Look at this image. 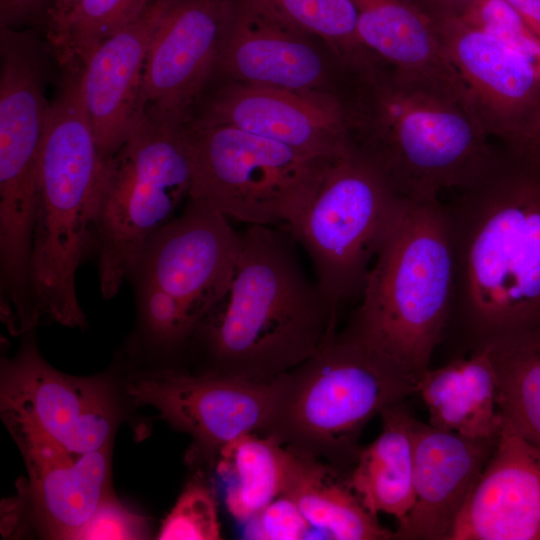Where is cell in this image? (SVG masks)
I'll return each instance as SVG.
<instances>
[{"label":"cell","instance_id":"cell-7","mask_svg":"<svg viewBox=\"0 0 540 540\" xmlns=\"http://www.w3.org/2000/svg\"><path fill=\"white\" fill-rule=\"evenodd\" d=\"M192 182L186 123L143 112L100 174L93 254L104 299L118 294L144 245L182 211Z\"/></svg>","mask_w":540,"mask_h":540},{"label":"cell","instance_id":"cell-6","mask_svg":"<svg viewBox=\"0 0 540 540\" xmlns=\"http://www.w3.org/2000/svg\"><path fill=\"white\" fill-rule=\"evenodd\" d=\"M275 380L261 435L341 472L353 466L365 425L415 392L417 383L343 332Z\"/></svg>","mask_w":540,"mask_h":540},{"label":"cell","instance_id":"cell-2","mask_svg":"<svg viewBox=\"0 0 540 540\" xmlns=\"http://www.w3.org/2000/svg\"><path fill=\"white\" fill-rule=\"evenodd\" d=\"M456 191L444 204L455 257L451 317L474 349L540 329V165L502 146Z\"/></svg>","mask_w":540,"mask_h":540},{"label":"cell","instance_id":"cell-30","mask_svg":"<svg viewBox=\"0 0 540 540\" xmlns=\"http://www.w3.org/2000/svg\"><path fill=\"white\" fill-rule=\"evenodd\" d=\"M244 525L247 539L301 540L314 535L296 502L286 494L275 498Z\"/></svg>","mask_w":540,"mask_h":540},{"label":"cell","instance_id":"cell-27","mask_svg":"<svg viewBox=\"0 0 540 540\" xmlns=\"http://www.w3.org/2000/svg\"><path fill=\"white\" fill-rule=\"evenodd\" d=\"M291 23L327 41L348 58L365 48L357 35L358 12L353 0H259Z\"/></svg>","mask_w":540,"mask_h":540},{"label":"cell","instance_id":"cell-19","mask_svg":"<svg viewBox=\"0 0 540 540\" xmlns=\"http://www.w3.org/2000/svg\"><path fill=\"white\" fill-rule=\"evenodd\" d=\"M449 540H540V447L503 421Z\"/></svg>","mask_w":540,"mask_h":540},{"label":"cell","instance_id":"cell-34","mask_svg":"<svg viewBox=\"0 0 540 540\" xmlns=\"http://www.w3.org/2000/svg\"><path fill=\"white\" fill-rule=\"evenodd\" d=\"M507 149L540 165V119L516 145Z\"/></svg>","mask_w":540,"mask_h":540},{"label":"cell","instance_id":"cell-5","mask_svg":"<svg viewBox=\"0 0 540 540\" xmlns=\"http://www.w3.org/2000/svg\"><path fill=\"white\" fill-rule=\"evenodd\" d=\"M208 203L189 197L182 211L153 235L127 280L135 299L129 359L170 364L187 352L200 321L230 287L240 232Z\"/></svg>","mask_w":540,"mask_h":540},{"label":"cell","instance_id":"cell-10","mask_svg":"<svg viewBox=\"0 0 540 540\" xmlns=\"http://www.w3.org/2000/svg\"><path fill=\"white\" fill-rule=\"evenodd\" d=\"M35 330L1 360L0 410L8 431L36 432L77 454L111 448L122 414L115 377L57 370L40 353Z\"/></svg>","mask_w":540,"mask_h":540},{"label":"cell","instance_id":"cell-36","mask_svg":"<svg viewBox=\"0 0 540 540\" xmlns=\"http://www.w3.org/2000/svg\"><path fill=\"white\" fill-rule=\"evenodd\" d=\"M79 0H51L47 23V36L52 34L65 20Z\"/></svg>","mask_w":540,"mask_h":540},{"label":"cell","instance_id":"cell-31","mask_svg":"<svg viewBox=\"0 0 540 540\" xmlns=\"http://www.w3.org/2000/svg\"><path fill=\"white\" fill-rule=\"evenodd\" d=\"M146 535L145 520L110 494L75 539H142Z\"/></svg>","mask_w":540,"mask_h":540},{"label":"cell","instance_id":"cell-35","mask_svg":"<svg viewBox=\"0 0 540 540\" xmlns=\"http://www.w3.org/2000/svg\"><path fill=\"white\" fill-rule=\"evenodd\" d=\"M540 37V0H506Z\"/></svg>","mask_w":540,"mask_h":540},{"label":"cell","instance_id":"cell-14","mask_svg":"<svg viewBox=\"0 0 540 540\" xmlns=\"http://www.w3.org/2000/svg\"><path fill=\"white\" fill-rule=\"evenodd\" d=\"M436 27L473 113L492 139L513 147L540 119V72L521 54L460 18Z\"/></svg>","mask_w":540,"mask_h":540},{"label":"cell","instance_id":"cell-1","mask_svg":"<svg viewBox=\"0 0 540 540\" xmlns=\"http://www.w3.org/2000/svg\"><path fill=\"white\" fill-rule=\"evenodd\" d=\"M335 95L351 147L401 199L459 190L498 154L462 96L369 51L342 59Z\"/></svg>","mask_w":540,"mask_h":540},{"label":"cell","instance_id":"cell-28","mask_svg":"<svg viewBox=\"0 0 540 540\" xmlns=\"http://www.w3.org/2000/svg\"><path fill=\"white\" fill-rule=\"evenodd\" d=\"M160 540L221 539V524L211 491L200 483L188 485L164 518Z\"/></svg>","mask_w":540,"mask_h":540},{"label":"cell","instance_id":"cell-22","mask_svg":"<svg viewBox=\"0 0 540 540\" xmlns=\"http://www.w3.org/2000/svg\"><path fill=\"white\" fill-rule=\"evenodd\" d=\"M379 415V435L359 450L346 480L370 513L393 516L400 524L413 504V429L416 418L403 401L386 407Z\"/></svg>","mask_w":540,"mask_h":540},{"label":"cell","instance_id":"cell-23","mask_svg":"<svg viewBox=\"0 0 540 540\" xmlns=\"http://www.w3.org/2000/svg\"><path fill=\"white\" fill-rule=\"evenodd\" d=\"M284 494L296 502L313 531L325 539H394L395 533L383 527L361 503L346 475L326 463L297 454Z\"/></svg>","mask_w":540,"mask_h":540},{"label":"cell","instance_id":"cell-8","mask_svg":"<svg viewBox=\"0 0 540 540\" xmlns=\"http://www.w3.org/2000/svg\"><path fill=\"white\" fill-rule=\"evenodd\" d=\"M186 128L193 161L189 197L247 225L293 224L333 158L232 126L189 120Z\"/></svg>","mask_w":540,"mask_h":540},{"label":"cell","instance_id":"cell-16","mask_svg":"<svg viewBox=\"0 0 540 540\" xmlns=\"http://www.w3.org/2000/svg\"><path fill=\"white\" fill-rule=\"evenodd\" d=\"M190 121L227 125L318 157L349 152L342 109L333 93H306L215 78ZM188 120V121H189Z\"/></svg>","mask_w":540,"mask_h":540},{"label":"cell","instance_id":"cell-18","mask_svg":"<svg viewBox=\"0 0 540 540\" xmlns=\"http://www.w3.org/2000/svg\"><path fill=\"white\" fill-rule=\"evenodd\" d=\"M496 440L467 437L415 419L413 504L394 539L449 540Z\"/></svg>","mask_w":540,"mask_h":540},{"label":"cell","instance_id":"cell-4","mask_svg":"<svg viewBox=\"0 0 540 540\" xmlns=\"http://www.w3.org/2000/svg\"><path fill=\"white\" fill-rule=\"evenodd\" d=\"M455 257L439 199H403L343 333L416 381L451 318Z\"/></svg>","mask_w":540,"mask_h":540},{"label":"cell","instance_id":"cell-20","mask_svg":"<svg viewBox=\"0 0 540 540\" xmlns=\"http://www.w3.org/2000/svg\"><path fill=\"white\" fill-rule=\"evenodd\" d=\"M353 1L358 12V39L366 50L394 68L428 79L466 100L436 23L412 0Z\"/></svg>","mask_w":540,"mask_h":540},{"label":"cell","instance_id":"cell-21","mask_svg":"<svg viewBox=\"0 0 540 540\" xmlns=\"http://www.w3.org/2000/svg\"><path fill=\"white\" fill-rule=\"evenodd\" d=\"M429 424L467 437L496 438L502 419L496 402V375L488 345L469 357L423 372L416 383Z\"/></svg>","mask_w":540,"mask_h":540},{"label":"cell","instance_id":"cell-17","mask_svg":"<svg viewBox=\"0 0 540 540\" xmlns=\"http://www.w3.org/2000/svg\"><path fill=\"white\" fill-rule=\"evenodd\" d=\"M168 0H152L97 44L80 68L81 92L102 160L128 141L141 117L148 50Z\"/></svg>","mask_w":540,"mask_h":540},{"label":"cell","instance_id":"cell-15","mask_svg":"<svg viewBox=\"0 0 540 540\" xmlns=\"http://www.w3.org/2000/svg\"><path fill=\"white\" fill-rule=\"evenodd\" d=\"M229 0H168L144 69L141 111L185 124L215 78Z\"/></svg>","mask_w":540,"mask_h":540},{"label":"cell","instance_id":"cell-13","mask_svg":"<svg viewBox=\"0 0 540 540\" xmlns=\"http://www.w3.org/2000/svg\"><path fill=\"white\" fill-rule=\"evenodd\" d=\"M28 473L18 500L6 504L2 527L16 533L19 519L45 538L75 539L110 495L111 448L77 454L30 431L10 432Z\"/></svg>","mask_w":540,"mask_h":540},{"label":"cell","instance_id":"cell-26","mask_svg":"<svg viewBox=\"0 0 540 540\" xmlns=\"http://www.w3.org/2000/svg\"><path fill=\"white\" fill-rule=\"evenodd\" d=\"M152 0H79L48 45L64 70L81 68L92 49L136 17Z\"/></svg>","mask_w":540,"mask_h":540},{"label":"cell","instance_id":"cell-12","mask_svg":"<svg viewBox=\"0 0 540 540\" xmlns=\"http://www.w3.org/2000/svg\"><path fill=\"white\" fill-rule=\"evenodd\" d=\"M341 64V56L327 41L261 1H228L215 78L335 94Z\"/></svg>","mask_w":540,"mask_h":540},{"label":"cell","instance_id":"cell-24","mask_svg":"<svg viewBox=\"0 0 540 540\" xmlns=\"http://www.w3.org/2000/svg\"><path fill=\"white\" fill-rule=\"evenodd\" d=\"M297 454L274 438L244 434L217 457L219 474L226 479L225 504L230 514L245 523L285 493Z\"/></svg>","mask_w":540,"mask_h":540},{"label":"cell","instance_id":"cell-11","mask_svg":"<svg viewBox=\"0 0 540 540\" xmlns=\"http://www.w3.org/2000/svg\"><path fill=\"white\" fill-rule=\"evenodd\" d=\"M124 399L151 406L192 443L187 461L195 467L216 463L220 450L266 425L276 380L256 382L212 372L191 373L172 364H135L120 380Z\"/></svg>","mask_w":540,"mask_h":540},{"label":"cell","instance_id":"cell-3","mask_svg":"<svg viewBox=\"0 0 540 540\" xmlns=\"http://www.w3.org/2000/svg\"><path fill=\"white\" fill-rule=\"evenodd\" d=\"M293 242L280 227L247 225L240 232L230 287L188 348L197 372L271 382L336 333L337 314L306 275Z\"/></svg>","mask_w":540,"mask_h":540},{"label":"cell","instance_id":"cell-32","mask_svg":"<svg viewBox=\"0 0 540 540\" xmlns=\"http://www.w3.org/2000/svg\"><path fill=\"white\" fill-rule=\"evenodd\" d=\"M50 7L51 0H0V28L44 25L46 30Z\"/></svg>","mask_w":540,"mask_h":540},{"label":"cell","instance_id":"cell-29","mask_svg":"<svg viewBox=\"0 0 540 540\" xmlns=\"http://www.w3.org/2000/svg\"><path fill=\"white\" fill-rule=\"evenodd\" d=\"M460 19L518 52L540 72V37L506 0H476Z\"/></svg>","mask_w":540,"mask_h":540},{"label":"cell","instance_id":"cell-33","mask_svg":"<svg viewBox=\"0 0 540 540\" xmlns=\"http://www.w3.org/2000/svg\"><path fill=\"white\" fill-rule=\"evenodd\" d=\"M432 21L460 18L476 0H412Z\"/></svg>","mask_w":540,"mask_h":540},{"label":"cell","instance_id":"cell-25","mask_svg":"<svg viewBox=\"0 0 540 540\" xmlns=\"http://www.w3.org/2000/svg\"><path fill=\"white\" fill-rule=\"evenodd\" d=\"M483 345L490 350L502 421L540 447V329Z\"/></svg>","mask_w":540,"mask_h":540},{"label":"cell","instance_id":"cell-9","mask_svg":"<svg viewBox=\"0 0 540 540\" xmlns=\"http://www.w3.org/2000/svg\"><path fill=\"white\" fill-rule=\"evenodd\" d=\"M402 202L352 148L328 161L305 209L285 229L309 255L315 281L336 314L361 295Z\"/></svg>","mask_w":540,"mask_h":540}]
</instances>
